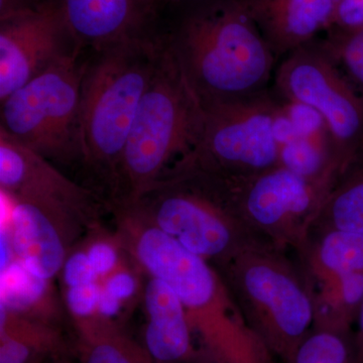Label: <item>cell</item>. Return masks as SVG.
Listing matches in <instances>:
<instances>
[{
	"instance_id": "obj_1",
	"label": "cell",
	"mask_w": 363,
	"mask_h": 363,
	"mask_svg": "<svg viewBox=\"0 0 363 363\" xmlns=\"http://www.w3.org/2000/svg\"><path fill=\"white\" fill-rule=\"evenodd\" d=\"M111 208L128 257L180 298L208 363H276L216 267L162 233L131 203Z\"/></svg>"
},
{
	"instance_id": "obj_2",
	"label": "cell",
	"mask_w": 363,
	"mask_h": 363,
	"mask_svg": "<svg viewBox=\"0 0 363 363\" xmlns=\"http://www.w3.org/2000/svg\"><path fill=\"white\" fill-rule=\"evenodd\" d=\"M166 35L203 106L269 89L277 60L238 0H185Z\"/></svg>"
},
{
	"instance_id": "obj_3",
	"label": "cell",
	"mask_w": 363,
	"mask_h": 363,
	"mask_svg": "<svg viewBox=\"0 0 363 363\" xmlns=\"http://www.w3.org/2000/svg\"><path fill=\"white\" fill-rule=\"evenodd\" d=\"M164 48L128 135L112 184L111 202H131L194 160L204 107L175 52Z\"/></svg>"
},
{
	"instance_id": "obj_4",
	"label": "cell",
	"mask_w": 363,
	"mask_h": 363,
	"mask_svg": "<svg viewBox=\"0 0 363 363\" xmlns=\"http://www.w3.org/2000/svg\"><path fill=\"white\" fill-rule=\"evenodd\" d=\"M125 203L217 269L250 248L269 243L243 218L228 179L194 164Z\"/></svg>"
},
{
	"instance_id": "obj_5",
	"label": "cell",
	"mask_w": 363,
	"mask_h": 363,
	"mask_svg": "<svg viewBox=\"0 0 363 363\" xmlns=\"http://www.w3.org/2000/svg\"><path fill=\"white\" fill-rule=\"evenodd\" d=\"M164 48L162 35L130 40L94 52L81 92L82 161L109 186Z\"/></svg>"
},
{
	"instance_id": "obj_6",
	"label": "cell",
	"mask_w": 363,
	"mask_h": 363,
	"mask_svg": "<svg viewBox=\"0 0 363 363\" xmlns=\"http://www.w3.org/2000/svg\"><path fill=\"white\" fill-rule=\"evenodd\" d=\"M283 250L272 243L257 245L218 272L248 325L288 363L312 330L315 305L308 281Z\"/></svg>"
},
{
	"instance_id": "obj_7",
	"label": "cell",
	"mask_w": 363,
	"mask_h": 363,
	"mask_svg": "<svg viewBox=\"0 0 363 363\" xmlns=\"http://www.w3.org/2000/svg\"><path fill=\"white\" fill-rule=\"evenodd\" d=\"M82 50L35 76L1 101L0 130L47 160H82Z\"/></svg>"
},
{
	"instance_id": "obj_8",
	"label": "cell",
	"mask_w": 363,
	"mask_h": 363,
	"mask_svg": "<svg viewBox=\"0 0 363 363\" xmlns=\"http://www.w3.org/2000/svg\"><path fill=\"white\" fill-rule=\"evenodd\" d=\"M283 100L274 90L204 107L192 164L226 178H243L279 166Z\"/></svg>"
},
{
	"instance_id": "obj_9",
	"label": "cell",
	"mask_w": 363,
	"mask_h": 363,
	"mask_svg": "<svg viewBox=\"0 0 363 363\" xmlns=\"http://www.w3.org/2000/svg\"><path fill=\"white\" fill-rule=\"evenodd\" d=\"M274 92L321 117L340 172L363 145V94L344 75L319 38L281 60Z\"/></svg>"
},
{
	"instance_id": "obj_10",
	"label": "cell",
	"mask_w": 363,
	"mask_h": 363,
	"mask_svg": "<svg viewBox=\"0 0 363 363\" xmlns=\"http://www.w3.org/2000/svg\"><path fill=\"white\" fill-rule=\"evenodd\" d=\"M227 179L241 215L255 233L277 247L293 245L301 252L335 182L311 180L283 166Z\"/></svg>"
},
{
	"instance_id": "obj_11",
	"label": "cell",
	"mask_w": 363,
	"mask_h": 363,
	"mask_svg": "<svg viewBox=\"0 0 363 363\" xmlns=\"http://www.w3.org/2000/svg\"><path fill=\"white\" fill-rule=\"evenodd\" d=\"M80 50L61 0H42L32 9L0 18V102Z\"/></svg>"
},
{
	"instance_id": "obj_12",
	"label": "cell",
	"mask_w": 363,
	"mask_h": 363,
	"mask_svg": "<svg viewBox=\"0 0 363 363\" xmlns=\"http://www.w3.org/2000/svg\"><path fill=\"white\" fill-rule=\"evenodd\" d=\"M11 201L4 226L16 259L33 276L52 281L61 272L79 234L89 227L63 208L20 198Z\"/></svg>"
},
{
	"instance_id": "obj_13",
	"label": "cell",
	"mask_w": 363,
	"mask_h": 363,
	"mask_svg": "<svg viewBox=\"0 0 363 363\" xmlns=\"http://www.w3.org/2000/svg\"><path fill=\"white\" fill-rule=\"evenodd\" d=\"M0 188L9 198L33 200L63 208L88 227L98 224L94 192L64 176L51 162L0 130Z\"/></svg>"
},
{
	"instance_id": "obj_14",
	"label": "cell",
	"mask_w": 363,
	"mask_h": 363,
	"mask_svg": "<svg viewBox=\"0 0 363 363\" xmlns=\"http://www.w3.org/2000/svg\"><path fill=\"white\" fill-rule=\"evenodd\" d=\"M67 23L81 49L98 52L152 37L160 0H61Z\"/></svg>"
},
{
	"instance_id": "obj_15",
	"label": "cell",
	"mask_w": 363,
	"mask_h": 363,
	"mask_svg": "<svg viewBox=\"0 0 363 363\" xmlns=\"http://www.w3.org/2000/svg\"><path fill=\"white\" fill-rule=\"evenodd\" d=\"M277 62L327 30L334 0H238Z\"/></svg>"
},
{
	"instance_id": "obj_16",
	"label": "cell",
	"mask_w": 363,
	"mask_h": 363,
	"mask_svg": "<svg viewBox=\"0 0 363 363\" xmlns=\"http://www.w3.org/2000/svg\"><path fill=\"white\" fill-rule=\"evenodd\" d=\"M147 277L143 302L147 325L145 347L157 363H183L199 357L185 308L161 279Z\"/></svg>"
},
{
	"instance_id": "obj_17",
	"label": "cell",
	"mask_w": 363,
	"mask_h": 363,
	"mask_svg": "<svg viewBox=\"0 0 363 363\" xmlns=\"http://www.w3.org/2000/svg\"><path fill=\"white\" fill-rule=\"evenodd\" d=\"M80 363H157L114 322L102 318L74 321Z\"/></svg>"
},
{
	"instance_id": "obj_18",
	"label": "cell",
	"mask_w": 363,
	"mask_h": 363,
	"mask_svg": "<svg viewBox=\"0 0 363 363\" xmlns=\"http://www.w3.org/2000/svg\"><path fill=\"white\" fill-rule=\"evenodd\" d=\"M313 225L363 235V145L339 173Z\"/></svg>"
},
{
	"instance_id": "obj_19",
	"label": "cell",
	"mask_w": 363,
	"mask_h": 363,
	"mask_svg": "<svg viewBox=\"0 0 363 363\" xmlns=\"http://www.w3.org/2000/svg\"><path fill=\"white\" fill-rule=\"evenodd\" d=\"M1 307L52 325L60 309L52 281L33 276L18 259L1 272Z\"/></svg>"
},
{
	"instance_id": "obj_20",
	"label": "cell",
	"mask_w": 363,
	"mask_h": 363,
	"mask_svg": "<svg viewBox=\"0 0 363 363\" xmlns=\"http://www.w3.org/2000/svg\"><path fill=\"white\" fill-rule=\"evenodd\" d=\"M305 252H310V266L317 279L363 272L362 234L326 229L315 250Z\"/></svg>"
},
{
	"instance_id": "obj_21",
	"label": "cell",
	"mask_w": 363,
	"mask_h": 363,
	"mask_svg": "<svg viewBox=\"0 0 363 363\" xmlns=\"http://www.w3.org/2000/svg\"><path fill=\"white\" fill-rule=\"evenodd\" d=\"M143 276L145 274L128 255L121 267L100 281L97 317L117 323V317L131 309L138 298H143Z\"/></svg>"
},
{
	"instance_id": "obj_22",
	"label": "cell",
	"mask_w": 363,
	"mask_h": 363,
	"mask_svg": "<svg viewBox=\"0 0 363 363\" xmlns=\"http://www.w3.org/2000/svg\"><path fill=\"white\" fill-rule=\"evenodd\" d=\"M288 363H363L352 332L312 329Z\"/></svg>"
},
{
	"instance_id": "obj_23",
	"label": "cell",
	"mask_w": 363,
	"mask_h": 363,
	"mask_svg": "<svg viewBox=\"0 0 363 363\" xmlns=\"http://www.w3.org/2000/svg\"><path fill=\"white\" fill-rule=\"evenodd\" d=\"M344 75L363 94V26L354 30H327L320 39Z\"/></svg>"
},
{
	"instance_id": "obj_24",
	"label": "cell",
	"mask_w": 363,
	"mask_h": 363,
	"mask_svg": "<svg viewBox=\"0 0 363 363\" xmlns=\"http://www.w3.org/2000/svg\"><path fill=\"white\" fill-rule=\"evenodd\" d=\"M87 230L88 236L82 243V247L95 274L101 281L125 262L128 253L116 233H106L100 228L99 223L90 227Z\"/></svg>"
},
{
	"instance_id": "obj_25",
	"label": "cell",
	"mask_w": 363,
	"mask_h": 363,
	"mask_svg": "<svg viewBox=\"0 0 363 363\" xmlns=\"http://www.w3.org/2000/svg\"><path fill=\"white\" fill-rule=\"evenodd\" d=\"M100 293V281L63 289L64 304L73 321L97 316Z\"/></svg>"
},
{
	"instance_id": "obj_26",
	"label": "cell",
	"mask_w": 363,
	"mask_h": 363,
	"mask_svg": "<svg viewBox=\"0 0 363 363\" xmlns=\"http://www.w3.org/2000/svg\"><path fill=\"white\" fill-rule=\"evenodd\" d=\"M64 288L100 281L82 245L74 247L60 272Z\"/></svg>"
},
{
	"instance_id": "obj_27",
	"label": "cell",
	"mask_w": 363,
	"mask_h": 363,
	"mask_svg": "<svg viewBox=\"0 0 363 363\" xmlns=\"http://www.w3.org/2000/svg\"><path fill=\"white\" fill-rule=\"evenodd\" d=\"M333 20L327 30H348L363 26V0H334Z\"/></svg>"
},
{
	"instance_id": "obj_28",
	"label": "cell",
	"mask_w": 363,
	"mask_h": 363,
	"mask_svg": "<svg viewBox=\"0 0 363 363\" xmlns=\"http://www.w3.org/2000/svg\"><path fill=\"white\" fill-rule=\"evenodd\" d=\"M42 0H0V18L32 9Z\"/></svg>"
},
{
	"instance_id": "obj_29",
	"label": "cell",
	"mask_w": 363,
	"mask_h": 363,
	"mask_svg": "<svg viewBox=\"0 0 363 363\" xmlns=\"http://www.w3.org/2000/svg\"><path fill=\"white\" fill-rule=\"evenodd\" d=\"M357 321L358 330L357 333H354L355 344H357L358 357H359L360 362H363V301L359 314H358Z\"/></svg>"
},
{
	"instance_id": "obj_30",
	"label": "cell",
	"mask_w": 363,
	"mask_h": 363,
	"mask_svg": "<svg viewBox=\"0 0 363 363\" xmlns=\"http://www.w3.org/2000/svg\"><path fill=\"white\" fill-rule=\"evenodd\" d=\"M162 4H166V2H169V4H178V2L185 1V0H160Z\"/></svg>"
},
{
	"instance_id": "obj_31",
	"label": "cell",
	"mask_w": 363,
	"mask_h": 363,
	"mask_svg": "<svg viewBox=\"0 0 363 363\" xmlns=\"http://www.w3.org/2000/svg\"><path fill=\"white\" fill-rule=\"evenodd\" d=\"M55 363H66V362H55Z\"/></svg>"
}]
</instances>
